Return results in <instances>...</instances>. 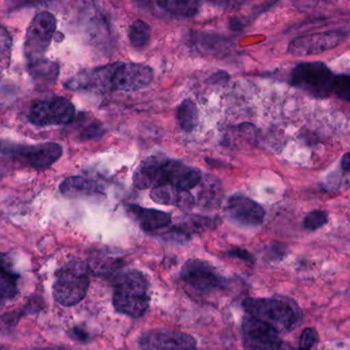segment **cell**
<instances>
[{"label": "cell", "instance_id": "1", "mask_svg": "<svg viewBox=\"0 0 350 350\" xmlns=\"http://www.w3.org/2000/svg\"><path fill=\"white\" fill-rule=\"evenodd\" d=\"M202 179L199 168L162 156H149L135 171L133 184L141 190L172 186L189 191L198 186Z\"/></svg>", "mask_w": 350, "mask_h": 350}, {"label": "cell", "instance_id": "2", "mask_svg": "<svg viewBox=\"0 0 350 350\" xmlns=\"http://www.w3.org/2000/svg\"><path fill=\"white\" fill-rule=\"evenodd\" d=\"M113 305L119 314L141 318L150 306L149 283L143 273L129 271L115 282Z\"/></svg>", "mask_w": 350, "mask_h": 350}, {"label": "cell", "instance_id": "3", "mask_svg": "<svg viewBox=\"0 0 350 350\" xmlns=\"http://www.w3.org/2000/svg\"><path fill=\"white\" fill-rule=\"evenodd\" d=\"M243 306L249 316L271 327L279 334L291 332L299 318L294 306L285 300L248 298L243 302Z\"/></svg>", "mask_w": 350, "mask_h": 350}, {"label": "cell", "instance_id": "4", "mask_svg": "<svg viewBox=\"0 0 350 350\" xmlns=\"http://www.w3.org/2000/svg\"><path fill=\"white\" fill-rule=\"evenodd\" d=\"M90 288L88 267L79 260H72L55 273L53 295L55 301L66 308L80 303Z\"/></svg>", "mask_w": 350, "mask_h": 350}, {"label": "cell", "instance_id": "5", "mask_svg": "<svg viewBox=\"0 0 350 350\" xmlns=\"http://www.w3.org/2000/svg\"><path fill=\"white\" fill-rule=\"evenodd\" d=\"M335 75L322 62H306L294 68L290 84L317 99H326L333 92Z\"/></svg>", "mask_w": 350, "mask_h": 350}, {"label": "cell", "instance_id": "6", "mask_svg": "<svg viewBox=\"0 0 350 350\" xmlns=\"http://www.w3.org/2000/svg\"><path fill=\"white\" fill-rule=\"evenodd\" d=\"M57 28V20L49 12H41L34 16L27 29L24 53L28 64L44 59Z\"/></svg>", "mask_w": 350, "mask_h": 350}, {"label": "cell", "instance_id": "7", "mask_svg": "<svg viewBox=\"0 0 350 350\" xmlns=\"http://www.w3.org/2000/svg\"><path fill=\"white\" fill-rule=\"evenodd\" d=\"M74 118L75 107L65 97H53L44 100L35 101L29 108V121L37 127L68 125Z\"/></svg>", "mask_w": 350, "mask_h": 350}, {"label": "cell", "instance_id": "8", "mask_svg": "<svg viewBox=\"0 0 350 350\" xmlns=\"http://www.w3.org/2000/svg\"><path fill=\"white\" fill-rule=\"evenodd\" d=\"M0 152L12 156L24 166L32 168H49L63 155V148L59 144H36V145H18L0 141Z\"/></svg>", "mask_w": 350, "mask_h": 350}, {"label": "cell", "instance_id": "9", "mask_svg": "<svg viewBox=\"0 0 350 350\" xmlns=\"http://www.w3.org/2000/svg\"><path fill=\"white\" fill-rule=\"evenodd\" d=\"M181 279L196 291L211 292L224 285V279L206 261L189 259L181 268Z\"/></svg>", "mask_w": 350, "mask_h": 350}, {"label": "cell", "instance_id": "10", "mask_svg": "<svg viewBox=\"0 0 350 350\" xmlns=\"http://www.w3.org/2000/svg\"><path fill=\"white\" fill-rule=\"evenodd\" d=\"M154 71L144 64L116 63L112 77L113 90L135 92L151 84Z\"/></svg>", "mask_w": 350, "mask_h": 350}, {"label": "cell", "instance_id": "11", "mask_svg": "<svg viewBox=\"0 0 350 350\" xmlns=\"http://www.w3.org/2000/svg\"><path fill=\"white\" fill-rule=\"evenodd\" d=\"M243 343L246 350H279L281 334L252 316L243 318Z\"/></svg>", "mask_w": 350, "mask_h": 350}, {"label": "cell", "instance_id": "12", "mask_svg": "<svg viewBox=\"0 0 350 350\" xmlns=\"http://www.w3.org/2000/svg\"><path fill=\"white\" fill-rule=\"evenodd\" d=\"M343 39H345V33L341 31H329V32L302 35L290 42L288 51L297 57L318 55L334 49L342 42Z\"/></svg>", "mask_w": 350, "mask_h": 350}, {"label": "cell", "instance_id": "13", "mask_svg": "<svg viewBox=\"0 0 350 350\" xmlns=\"http://www.w3.org/2000/svg\"><path fill=\"white\" fill-rule=\"evenodd\" d=\"M115 66L116 63L79 72L66 82L65 88L80 92H111Z\"/></svg>", "mask_w": 350, "mask_h": 350}, {"label": "cell", "instance_id": "14", "mask_svg": "<svg viewBox=\"0 0 350 350\" xmlns=\"http://www.w3.org/2000/svg\"><path fill=\"white\" fill-rule=\"evenodd\" d=\"M226 214L232 223L243 227H257L265 217V209L259 203L242 195H232L228 199Z\"/></svg>", "mask_w": 350, "mask_h": 350}, {"label": "cell", "instance_id": "15", "mask_svg": "<svg viewBox=\"0 0 350 350\" xmlns=\"http://www.w3.org/2000/svg\"><path fill=\"white\" fill-rule=\"evenodd\" d=\"M139 347L143 350H195L197 342L187 333L153 330L142 335Z\"/></svg>", "mask_w": 350, "mask_h": 350}, {"label": "cell", "instance_id": "16", "mask_svg": "<svg viewBox=\"0 0 350 350\" xmlns=\"http://www.w3.org/2000/svg\"><path fill=\"white\" fill-rule=\"evenodd\" d=\"M150 197L154 203L163 205H174L183 212H189L195 207L196 201L189 191L172 186L156 187L151 190Z\"/></svg>", "mask_w": 350, "mask_h": 350}, {"label": "cell", "instance_id": "17", "mask_svg": "<svg viewBox=\"0 0 350 350\" xmlns=\"http://www.w3.org/2000/svg\"><path fill=\"white\" fill-rule=\"evenodd\" d=\"M127 211L133 216L144 232H156L172 223V215L155 209H146L137 205H129Z\"/></svg>", "mask_w": 350, "mask_h": 350}, {"label": "cell", "instance_id": "18", "mask_svg": "<svg viewBox=\"0 0 350 350\" xmlns=\"http://www.w3.org/2000/svg\"><path fill=\"white\" fill-rule=\"evenodd\" d=\"M59 190L64 195H96L104 193L105 188L100 182L94 179L81 176L69 177L59 185Z\"/></svg>", "mask_w": 350, "mask_h": 350}, {"label": "cell", "instance_id": "19", "mask_svg": "<svg viewBox=\"0 0 350 350\" xmlns=\"http://www.w3.org/2000/svg\"><path fill=\"white\" fill-rule=\"evenodd\" d=\"M18 294V275L6 255L0 254V305Z\"/></svg>", "mask_w": 350, "mask_h": 350}, {"label": "cell", "instance_id": "20", "mask_svg": "<svg viewBox=\"0 0 350 350\" xmlns=\"http://www.w3.org/2000/svg\"><path fill=\"white\" fill-rule=\"evenodd\" d=\"M29 72L35 82L40 86H51L59 77V66L47 59L28 64Z\"/></svg>", "mask_w": 350, "mask_h": 350}, {"label": "cell", "instance_id": "21", "mask_svg": "<svg viewBox=\"0 0 350 350\" xmlns=\"http://www.w3.org/2000/svg\"><path fill=\"white\" fill-rule=\"evenodd\" d=\"M201 191L199 192V203L205 208H214L219 205L222 199V189L219 181L212 176L202 179Z\"/></svg>", "mask_w": 350, "mask_h": 350}, {"label": "cell", "instance_id": "22", "mask_svg": "<svg viewBox=\"0 0 350 350\" xmlns=\"http://www.w3.org/2000/svg\"><path fill=\"white\" fill-rule=\"evenodd\" d=\"M220 220L217 218L206 217V216L189 215L179 223L177 232L180 234H199L214 229L219 225Z\"/></svg>", "mask_w": 350, "mask_h": 350}, {"label": "cell", "instance_id": "23", "mask_svg": "<svg viewBox=\"0 0 350 350\" xmlns=\"http://www.w3.org/2000/svg\"><path fill=\"white\" fill-rule=\"evenodd\" d=\"M157 5L172 16L191 18L199 12L201 3L195 0H166L158 1Z\"/></svg>", "mask_w": 350, "mask_h": 350}, {"label": "cell", "instance_id": "24", "mask_svg": "<svg viewBox=\"0 0 350 350\" xmlns=\"http://www.w3.org/2000/svg\"><path fill=\"white\" fill-rule=\"evenodd\" d=\"M176 119L183 131L185 133H191L199 123V111H198L197 105L189 99L183 100L177 107Z\"/></svg>", "mask_w": 350, "mask_h": 350}, {"label": "cell", "instance_id": "25", "mask_svg": "<svg viewBox=\"0 0 350 350\" xmlns=\"http://www.w3.org/2000/svg\"><path fill=\"white\" fill-rule=\"evenodd\" d=\"M129 37L135 49H145L151 40V27L145 21H135L129 28Z\"/></svg>", "mask_w": 350, "mask_h": 350}, {"label": "cell", "instance_id": "26", "mask_svg": "<svg viewBox=\"0 0 350 350\" xmlns=\"http://www.w3.org/2000/svg\"><path fill=\"white\" fill-rule=\"evenodd\" d=\"M41 303H42V300L40 298H33V299L29 300L26 305L23 306L22 310L4 314L0 322L5 327L16 326L18 321L23 316H26V314H37L41 310Z\"/></svg>", "mask_w": 350, "mask_h": 350}, {"label": "cell", "instance_id": "27", "mask_svg": "<svg viewBox=\"0 0 350 350\" xmlns=\"http://www.w3.org/2000/svg\"><path fill=\"white\" fill-rule=\"evenodd\" d=\"M12 40L8 31L0 27V72L8 67L12 57Z\"/></svg>", "mask_w": 350, "mask_h": 350}, {"label": "cell", "instance_id": "28", "mask_svg": "<svg viewBox=\"0 0 350 350\" xmlns=\"http://www.w3.org/2000/svg\"><path fill=\"white\" fill-rule=\"evenodd\" d=\"M329 221L328 214L321 210L310 212L306 216L304 220V227L310 232L320 229L323 226L326 225Z\"/></svg>", "mask_w": 350, "mask_h": 350}, {"label": "cell", "instance_id": "29", "mask_svg": "<svg viewBox=\"0 0 350 350\" xmlns=\"http://www.w3.org/2000/svg\"><path fill=\"white\" fill-rule=\"evenodd\" d=\"M333 92L345 101L350 102V75L341 74L335 76L334 88Z\"/></svg>", "mask_w": 350, "mask_h": 350}, {"label": "cell", "instance_id": "30", "mask_svg": "<svg viewBox=\"0 0 350 350\" xmlns=\"http://www.w3.org/2000/svg\"><path fill=\"white\" fill-rule=\"evenodd\" d=\"M318 342V331L314 328L304 329L299 336V350H312Z\"/></svg>", "mask_w": 350, "mask_h": 350}, {"label": "cell", "instance_id": "31", "mask_svg": "<svg viewBox=\"0 0 350 350\" xmlns=\"http://www.w3.org/2000/svg\"><path fill=\"white\" fill-rule=\"evenodd\" d=\"M70 336L74 340L79 341V342H86L88 340V334L83 330V329L79 328V327H75L72 329L69 333Z\"/></svg>", "mask_w": 350, "mask_h": 350}, {"label": "cell", "instance_id": "32", "mask_svg": "<svg viewBox=\"0 0 350 350\" xmlns=\"http://www.w3.org/2000/svg\"><path fill=\"white\" fill-rule=\"evenodd\" d=\"M232 256L239 257V258L243 259V260L246 261H252L253 257L251 256L250 253L247 252L245 250H241V249H238V250L232 251L230 253Z\"/></svg>", "mask_w": 350, "mask_h": 350}, {"label": "cell", "instance_id": "33", "mask_svg": "<svg viewBox=\"0 0 350 350\" xmlns=\"http://www.w3.org/2000/svg\"><path fill=\"white\" fill-rule=\"evenodd\" d=\"M341 168L345 173L350 172V152L343 155L342 160H341Z\"/></svg>", "mask_w": 350, "mask_h": 350}, {"label": "cell", "instance_id": "34", "mask_svg": "<svg viewBox=\"0 0 350 350\" xmlns=\"http://www.w3.org/2000/svg\"><path fill=\"white\" fill-rule=\"evenodd\" d=\"M279 350H299L295 349L294 347H292L291 345H287V343H282L281 347H280Z\"/></svg>", "mask_w": 350, "mask_h": 350}]
</instances>
